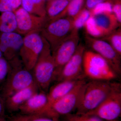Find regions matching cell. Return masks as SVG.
<instances>
[{"mask_svg":"<svg viewBox=\"0 0 121 121\" xmlns=\"http://www.w3.org/2000/svg\"><path fill=\"white\" fill-rule=\"evenodd\" d=\"M91 80L83 86L75 113L84 114L95 109L113 92L121 88L120 83Z\"/></svg>","mask_w":121,"mask_h":121,"instance_id":"obj_1","label":"cell"},{"mask_svg":"<svg viewBox=\"0 0 121 121\" xmlns=\"http://www.w3.org/2000/svg\"><path fill=\"white\" fill-rule=\"evenodd\" d=\"M9 63V71L1 95L4 99L35 83L32 73L24 67L20 59L17 57Z\"/></svg>","mask_w":121,"mask_h":121,"instance_id":"obj_2","label":"cell"},{"mask_svg":"<svg viewBox=\"0 0 121 121\" xmlns=\"http://www.w3.org/2000/svg\"><path fill=\"white\" fill-rule=\"evenodd\" d=\"M83 70L86 78L90 80L112 81L119 76L104 58L93 51L85 50Z\"/></svg>","mask_w":121,"mask_h":121,"instance_id":"obj_3","label":"cell"},{"mask_svg":"<svg viewBox=\"0 0 121 121\" xmlns=\"http://www.w3.org/2000/svg\"><path fill=\"white\" fill-rule=\"evenodd\" d=\"M43 39V48L32 70L36 84L39 90L45 92L54 80L55 64L50 45Z\"/></svg>","mask_w":121,"mask_h":121,"instance_id":"obj_4","label":"cell"},{"mask_svg":"<svg viewBox=\"0 0 121 121\" xmlns=\"http://www.w3.org/2000/svg\"><path fill=\"white\" fill-rule=\"evenodd\" d=\"M73 29V18L65 17L47 22L40 34L49 44L52 53Z\"/></svg>","mask_w":121,"mask_h":121,"instance_id":"obj_5","label":"cell"},{"mask_svg":"<svg viewBox=\"0 0 121 121\" xmlns=\"http://www.w3.org/2000/svg\"><path fill=\"white\" fill-rule=\"evenodd\" d=\"M86 78L82 80L68 94L54 103L41 115L52 119H58L76 109L83 87L86 82Z\"/></svg>","mask_w":121,"mask_h":121,"instance_id":"obj_6","label":"cell"},{"mask_svg":"<svg viewBox=\"0 0 121 121\" xmlns=\"http://www.w3.org/2000/svg\"><path fill=\"white\" fill-rule=\"evenodd\" d=\"M44 45V39L40 33H32L25 36L19 52L24 67L32 70Z\"/></svg>","mask_w":121,"mask_h":121,"instance_id":"obj_7","label":"cell"},{"mask_svg":"<svg viewBox=\"0 0 121 121\" xmlns=\"http://www.w3.org/2000/svg\"><path fill=\"white\" fill-rule=\"evenodd\" d=\"M79 31L74 30L52 52L55 64L54 80L75 52L79 42Z\"/></svg>","mask_w":121,"mask_h":121,"instance_id":"obj_8","label":"cell"},{"mask_svg":"<svg viewBox=\"0 0 121 121\" xmlns=\"http://www.w3.org/2000/svg\"><path fill=\"white\" fill-rule=\"evenodd\" d=\"M16 20L15 32L25 36L32 33H40L47 22L46 17L33 15L21 7L13 11Z\"/></svg>","mask_w":121,"mask_h":121,"instance_id":"obj_9","label":"cell"},{"mask_svg":"<svg viewBox=\"0 0 121 121\" xmlns=\"http://www.w3.org/2000/svg\"><path fill=\"white\" fill-rule=\"evenodd\" d=\"M87 45L94 52L104 58L118 76L121 73V56L108 43L101 39L94 38L86 35Z\"/></svg>","mask_w":121,"mask_h":121,"instance_id":"obj_10","label":"cell"},{"mask_svg":"<svg viewBox=\"0 0 121 121\" xmlns=\"http://www.w3.org/2000/svg\"><path fill=\"white\" fill-rule=\"evenodd\" d=\"M121 88L115 91L95 109L85 114L107 121L117 120L121 114Z\"/></svg>","mask_w":121,"mask_h":121,"instance_id":"obj_11","label":"cell"},{"mask_svg":"<svg viewBox=\"0 0 121 121\" xmlns=\"http://www.w3.org/2000/svg\"><path fill=\"white\" fill-rule=\"evenodd\" d=\"M85 50L84 45L79 43L74 54L64 65L55 81L58 82L63 80L86 78L83 70V56Z\"/></svg>","mask_w":121,"mask_h":121,"instance_id":"obj_12","label":"cell"},{"mask_svg":"<svg viewBox=\"0 0 121 121\" xmlns=\"http://www.w3.org/2000/svg\"><path fill=\"white\" fill-rule=\"evenodd\" d=\"M23 43L22 35L17 33L0 32V51L9 62L17 57Z\"/></svg>","mask_w":121,"mask_h":121,"instance_id":"obj_13","label":"cell"},{"mask_svg":"<svg viewBox=\"0 0 121 121\" xmlns=\"http://www.w3.org/2000/svg\"><path fill=\"white\" fill-rule=\"evenodd\" d=\"M39 89L35 83L22 89L4 99L6 109L10 112L19 110L20 108L31 97L39 92Z\"/></svg>","mask_w":121,"mask_h":121,"instance_id":"obj_14","label":"cell"},{"mask_svg":"<svg viewBox=\"0 0 121 121\" xmlns=\"http://www.w3.org/2000/svg\"><path fill=\"white\" fill-rule=\"evenodd\" d=\"M85 78H82L70 80H63L58 82L56 84L52 87L49 92L47 94V105L40 115L43 114L44 111L54 103L68 94L82 80Z\"/></svg>","mask_w":121,"mask_h":121,"instance_id":"obj_15","label":"cell"},{"mask_svg":"<svg viewBox=\"0 0 121 121\" xmlns=\"http://www.w3.org/2000/svg\"><path fill=\"white\" fill-rule=\"evenodd\" d=\"M47 94L41 91L30 98L20 108L22 114L41 115L48 104Z\"/></svg>","mask_w":121,"mask_h":121,"instance_id":"obj_16","label":"cell"},{"mask_svg":"<svg viewBox=\"0 0 121 121\" xmlns=\"http://www.w3.org/2000/svg\"><path fill=\"white\" fill-rule=\"evenodd\" d=\"M71 0H50L46 2L47 22L65 17V12Z\"/></svg>","mask_w":121,"mask_h":121,"instance_id":"obj_17","label":"cell"},{"mask_svg":"<svg viewBox=\"0 0 121 121\" xmlns=\"http://www.w3.org/2000/svg\"><path fill=\"white\" fill-rule=\"evenodd\" d=\"M92 16L104 36L121 27V25L112 13H101Z\"/></svg>","mask_w":121,"mask_h":121,"instance_id":"obj_18","label":"cell"},{"mask_svg":"<svg viewBox=\"0 0 121 121\" xmlns=\"http://www.w3.org/2000/svg\"><path fill=\"white\" fill-rule=\"evenodd\" d=\"M46 0H22L21 7L28 13L46 17Z\"/></svg>","mask_w":121,"mask_h":121,"instance_id":"obj_19","label":"cell"},{"mask_svg":"<svg viewBox=\"0 0 121 121\" xmlns=\"http://www.w3.org/2000/svg\"><path fill=\"white\" fill-rule=\"evenodd\" d=\"M16 20L13 11L2 12L0 15V32H15Z\"/></svg>","mask_w":121,"mask_h":121,"instance_id":"obj_20","label":"cell"},{"mask_svg":"<svg viewBox=\"0 0 121 121\" xmlns=\"http://www.w3.org/2000/svg\"><path fill=\"white\" fill-rule=\"evenodd\" d=\"M106 41L121 56V29L119 27L101 38Z\"/></svg>","mask_w":121,"mask_h":121,"instance_id":"obj_21","label":"cell"},{"mask_svg":"<svg viewBox=\"0 0 121 121\" xmlns=\"http://www.w3.org/2000/svg\"><path fill=\"white\" fill-rule=\"evenodd\" d=\"M86 35L94 38L99 39L104 36V34L95 23L94 17L91 16L84 25Z\"/></svg>","mask_w":121,"mask_h":121,"instance_id":"obj_22","label":"cell"},{"mask_svg":"<svg viewBox=\"0 0 121 121\" xmlns=\"http://www.w3.org/2000/svg\"><path fill=\"white\" fill-rule=\"evenodd\" d=\"M86 0H71L66 9L65 17L73 18L84 7Z\"/></svg>","mask_w":121,"mask_h":121,"instance_id":"obj_23","label":"cell"},{"mask_svg":"<svg viewBox=\"0 0 121 121\" xmlns=\"http://www.w3.org/2000/svg\"><path fill=\"white\" fill-rule=\"evenodd\" d=\"M90 11L84 8L73 18L74 30L79 31L84 27V25L91 16Z\"/></svg>","mask_w":121,"mask_h":121,"instance_id":"obj_24","label":"cell"},{"mask_svg":"<svg viewBox=\"0 0 121 121\" xmlns=\"http://www.w3.org/2000/svg\"><path fill=\"white\" fill-rule=\"evenodd\" d=\"M10 121H60L39 115H16L11 117Z\"/></svg>","mask_w":121,"mask_h":121,"instance_id":"obj_25","label":"cell"},{"mask_svg":"<svg viewBox=\"0 0 121 121\" xmlns=\"http://www.w3.org/2000/svg\"><path fill=\"white\" fill-rule=\"evenodd\" d=\"M65 121H107L94 115L72 113L65 115Z\"/></svg>","mask_w":121,"mask_h":121,"instance_id":"obj_26","label":"cell"},{"mask_svg":"<svg viewBox=\"0 0 121 121\" xmlns=\"http://www.w3.org/2000/svg\"><path fill=\"white\" fill-rule=\"evenodd\" d=\"M107 1L99 4L90 11L91 16L101 13L112 12V2Z\"/></svg>","mask_w":121,"mask_h":121,"instance_id":"obj_27","label":"cell"},{"mask_svg":"<svg viewBox=\"0 0 121 121\" xmlns=\"http://www.w3.org/2000/svg\"><path fill=\"white\" fill-rule=\"evenodd\" d=\"M9 69V62L4 57L0 58V84L5 79Z\"/></svg>","mask_w":121,"mask_h":121,"instance_id":"obj_28","label":"cell"},{"mask_svg":"<svg viewBox=\"0 0 121 121\" xmlns=\"http://www.w3.org/2000/svg\"><path fill=\"white\" fill-rule=\"evenodd\" d=\"M112 12L121 24V0H113L112 2Z\"/></svg>","mask_w":121,"mask_h":121,"instance_id":"obj_29","label":"cell"},{"mask_svg":"<svg viewBox=\"0 0 121 121\" xmlns=\"http://www.w3.org/2000/svg\"><path fill=\"white\" fill-rule=\"evenodd\" d=\"M113 0H86L85 6L87 9L91 11L99 4L107 1H113Z\"/></svg>","mask_w":121,"mask_h":121,"instance_id":"obj_30","label":"cell"},{"mask_svg":"<svg viewBox=\"0 0 121 121\" xmlns=\"http://www.w3.org/2000/svg\"><path fill=\"white\" fill-rule=\"evenodd\" d=\"M13 11L9 0H0V12H1Z\"/></svg>","mask_w":121,"mask_h":121,"instance_id":"obj_31","label":"cell"},{"mask_svg":"<svg viewBox=\"0 0 121 121\" xmlns=\"http://www.w3.org/2000/svg\"><path fill=\"white\" fill-rule=\"evenodd\" d=\"M4 100L0 95V121H6Z\"/></svg>","mask_w":121,"mask_h":121,"instance_id":"obj_32","label":"cell"},{"mask_svg":"<svg viewBox=\"0 0 121 121\" xmlns=\"http://www.w3.org/2000/svg\"><path fill=\"white\" fill-rule=\"evenodd\" d=\"M13 9V11L20 7L22 0H9Z\"/></svg>","mask_w":121,"mask_h":121,"instance_id":"obj_33","label":"cell"},{"mask_svg":"<svg viewBox=\"0 0 121 121\" xmlns=\"http://www.w3.org/2000/svg\"><path fill=\"white\" fill-rule=\"evenodd\" d=\"M2 57H3V55H2V52H1L0 51V58H2Z\"/></svg>","mask_w":121,"mask_h":121,"instance_id":"obj_34","label":"cell"},{"mask_svg":"<svg viewBox=\"0 0 121 121\" xmlns=\"http://www.w3.org/2000/svg\"><path fill=\"white\" fill-rule=\"evenodd\" d=\"M46 0V1H48V0Z\"/></svg>","mask_w":121,"mask_h":121,"instance_id":"obj_35","label":"cell"},{"mask_svg":"<svg viewBox=\"0 0 121 121\" xmlns=\"http://www.w3.org/2000/svg\"><path fill=\"white\" fill-rule=\"evenodd\" d=\"M117 121V120H115V121Z\"/></svg>","mask_w":121,"mask_h":121,"instance_id":"obj_36","label":"cell"}]
</instances>
